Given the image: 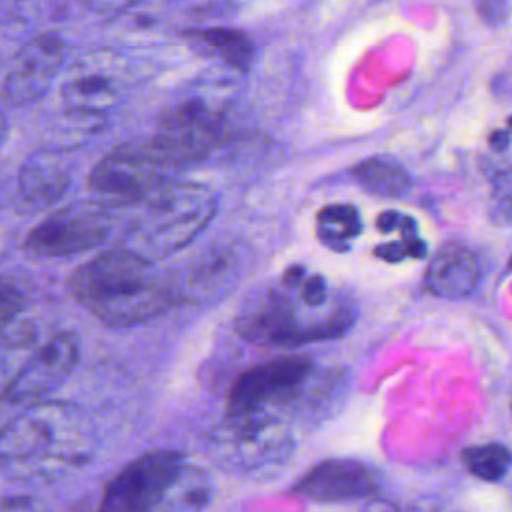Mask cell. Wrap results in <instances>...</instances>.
I'll return each mask as SVG.
<instances>
[{
    "label": "cell",
    "instance_id": "cell-28",
    "mask_svg": "<svg viewBox=\"0 0 512 512\" xmlns=\"http://www.w3.org/2000/svg\"><path fill=\"white\" fill-rule=\"evenodd\" d=\"M360 512H440L424 502H400V500H372Z\"/></svg>",
    "mask_w": 512,
    "mask_h": 512
},
{
    "label": "cell",
    "instance_id": "cell-15",
    "mask_svg": "<svg viewBox=\"0 0 512 512\" xmlns=\"http://www.w3.org/2000/svg\"><path fill=\"white\" fill-rule=\"evenodd\" d=\"M478 278L476 256L460 244H446L432 256L424 272V288L436 298L458 300L476 290Z\"/></svg>",
    "mask_w": 512,
    "mask_h": 512
},
{
    "label": "cell",
    "instance_id": "cell-11",
    "mask_svg": "<svg viewBox=\"0 0 512 512\" xmlns=\"http://www.w3.org/2000/svg\"><path fill=\"white\" fill-rule=\"evenodd\" d=\"M128 86V68L112 52H94L72 64L60 96L68 114L94 118L112 108Z\"/></svg>",
    "mask_w": 512,
    "mask_h": 512
},
{
    "label": "cell",
    "instance_id": "cell-26",
    "mask_svg": "<svg viewBox=\"0 0 512 512\" xmlns=\"http://www.w3.org/2000/svg\"><path fill=\"white\" fill-rule=\"evenodd\" d=\"M474 10L486 26H500L508 20V0H474Z\"/></svg>",
    "mask_w": 512,
    "mask_h": 512
},
{
    "label": "cell",
    "instance_id": "cell-32",
    "mask_svg": "<svg viewBox=\"0 0 512 512\" xmlns=\"http://www.w3.org/2000/svg\"><path fill=\"white\" fill-rule=\"evenodd\" d=\"M8 380H6V362H4V358H2V354H0V386H4Z\"/></svg>",
    "mask_w": 512,
    "mask_h": 512
},
{
    "label": "cell",
    "instance_id": "cell-1",
    "mask_svg": "<svg viewBox=\"0 0 512 512\" xmlns=\"http://www.w3.org/2000/svg\"><path fill=\"white\" fill-rule=\"evenodd\" d=\"M92 428L70 402H32L0 428V468L14 476H60L84 466Z\"/></svg>",
    "mask_w": 512,
    "mask_h": 512
},
{
    "label": "cell",
    "instance_id": "cell-2",
    "mask_svg": "<svg viewBox=\"0 0 512 512\" xmlns=\"http://www.w3.org/2000/svg\"><path fill=\"white\" fill-rule=\"evenodd\" d=\"M76 302L100 322L126 328L148 322L174 304L152 262L126 248L98 252L70 276Z\"/></svg>",
    "mask_w": 512,
    "mask_h": 512
},
{
    "label": "cell",
    "instance_id": "cell-20",
    "mask_svg": "<svg viewBox=\"0 0 512 512\" xmlns=\"http://www.w3.org/2000/svg\"><path fill=\"white\" fill-rule=\"evenodd\" d=\"M316 232L330 250H348L350 242L360 236L362 220L352 204H326L316 216Z\"/></svg>",
    "mask_w": 512,
    "mask_h": 512
},
{
    "label": "cell",
    "instance_id": "cell-24",
    "mask_svg": "<svg viewBox=\"0 0 512 512\" xmlns=\"http://www.w3.org/2000/svg\"><path fill=\"white\" fill-rule=\"evenodd\" d=\"M494 196L490 216L496 224H506L510 220V172L504 170L494 180Z\"/></svg>",
    "mask_w": 512,
    "mask_h": 512
},
{
    "label": "cell",
    "instance_id": "cell-18",
    "mask_svg": "<svg viewBox=\"0 0 512 512\" xmlns=\"http://www.w3.org/2000/svg\"><path fill=\"white\" fill-rule=\"evenodd\" d=\"M212 480L198 468L182 462L164 486L152 512H204L212 500Z\"/></svg>",
    "mask_w": 512,
    "mask_h": 512
},
{
    "label": "cell",
    "instance_id": "cell-31",
    "mask_svg": "<svg viewBox=\"0 0 512 512\" xmlns=\"http://www.w3.org/2000/svg\"><path fill=\"white\" fill-rule=\"evenodd\" d=\"M6 138H8V122H6V118H4V114L0 112V148L4 146V142H6Z\"/></svg>",
    "mask_w": 512,
    "mask_h": 512
},
{
    "label": "cell",
    "instance_id": "cell-22",
    "mask_svg": "<svg viewBox=\"0 0 512 512\" xmlns=\"http://www.w3.org/2000/svg\"><path fill=\"white\" fill-rule=\"evenodd\" d=\"M26 306V292L24 286L8 276L0 274V328L18 320Z\"/></svg>",
    "mask_w": 512,
    "mask_h": 512
},
{
    "label": "cell",
    "instance_id": "cell-12",
    "mask_svg": "<svg viewBox=\"0 0 512 512\" xmlns=\"http://www.w3.org/2000/svg\"><path fill=\"white\" fill-rule=\"evenodd\" d=\"M80 358V340L74 332H60L40 346V350L4 384L6 402L40 400L54 392L74 370Z\"/></svg>",
    "mask_w": 512,
    "mask_h": 512
},
{
    "label": "cell",
    "instance_id": "cell-10",
    "mask_svg": "<svg viewBox=\"0 0 512 512\" xmlns=\"http://www.w3.org/2000/svg\"><path fill=\"white\" fill-rule=\"evenodd\" d=\"M184 462L180 450H150L130 460L106 484L96 512H152L174 470Z\"/></svg>",
    "mask_w": 512,
    "mask_h": 512
},
{
    "label": "cell",
    "instance_id": "cell-21",
    "mask_svg": "<svg viewBox=\"0 0 512 512\" xmlns=\"http://www.w3.org/2000/svg\"><path fill=\"white\" fill-rule=\"evenodd\" d=\"M462 462L472 476L484 482H500L508 472L510 452L502 444L470 446L462 452Z\"/></svg>",
    "mask_w": 512,
    "mask_h": 512
},
{
    "label": "cell",
    "instance_id": "cell-13",
    "mask_svg": "<svg viewBox=\"0 0 512 512\" xmlns=\"http://www.w3.org/2000/svg\"><path fill=\"white\" fill-rule=\"evenodd\" d=\"M64 40L44 32L28 40L8 66L2 96L12 106H26L46 94L64 62Z\"/></svg>",
    "mask_w": 512,
    "mask_h": 512
},
{
    "label": "cell",
    "instance_id": "cell-9",
    "mask_svg": "<svg viewBox=\"0 0 512 512\" xmlns=\"http://www.w3.org/2000/svg\"><path fill=\"white\" fill-rule=\"evenodd\" d=\"M312 362L302 354H284L240 372L228 394V412H276L288 406L306 380Z\"/></svg>",
    "mask_w": 512,
    "mask_h": 512
},
{
    "label": "cell",
    "instance_id": "cell-4",
    "mask_svg": "<svg viewBox=\"0 0 512 512\" xmlns=\"http://www.w3.org/2000/svg\"><path fill=\"white\" fill-rule=\"evenodd\" d=\"M356 318L352 298L336 296L324 308H308L292 288L280 284L252 294L236 318L242 338L266 346H298L338 338Z\"/></svg>",
    "mask_w": 512,
    "mask_h": 512
},
{
    "label": "cell",
    "instance_id": "cell-7",
    "mask_svg": "<svg viewBox=\"0 0 512 512\" xmlns=\"http://www.w3.org/2000/svg\"><path fill=\"white\" fill-rule=\"evenodd\" d=\"M112 220L100 202H72L42 218L24 238V250L38 258H68L100 246Z\"/></svg>",
    "mask_w": 512,
    "mask_h": 512
},
{
    "label": "cell",
    "instance_id": "cell-16",
    "mask_svg": "<svg viewBox=\"0 0 512 512\" xmlns=\"http://www.w3.org/2000/svg\"><path fill=\"white\" fill-rule=\"evenodd\" d=\"M70 182V162L58 152H36L18 172V190L32 208L52 206L66 194Z\"/></svg>",
    "mask_w": 512,
    "mask_h": 512
},
{
    "label": "cell",
    "instance_id": "cell-14",
    "mask_svg": "<svg viewBox=\"0 0 512 512\" xmlns=\"http://www.w3.org/2000/svg\"><path fill=\"white\" fill-rule=\"evenodd\" d=\"M292 492L318 502H346L376 496L380 478L360 460L336 458L312 466L296 480Z\"/></svg>",
    "mask_w": 512,
    "mask_h": 512
},
{
    "label": "cell",
    "instance_id": "cell-25",
    "mask_svg": "<svg viewBox=\"0 0 512 512\" xmlns=\"http://www.w3.org/2000/svg\"><path fill=\"white\" fill-rule=\"evenodd\" d=\"M34 338V328L30 322L18 318L6 326L0 328V350L4 348H20L32 342Z\"/></svg>",
    "mask_w": 512,
    "mask_h": 512
},
{
    "label": "cell",
    "instance_id": "cell-29",
    "mask_svg": "<svg viewBox=\"0 0 512 512\" xmlns=\"http://www.w3.org/2000/svg\"><path fill=\"white\" fill-rule=\"evenodd\" d=\"M0 512H44V510L30 496H2Z\"/></svg>",
    "mask_w": 512,
    "mask_h": 512
},
{
    "label": "cell",
    "instance_id": "cell-19",
    "mask_svg": "<svg viewBox=\"0 0 512 512\" xmlns=\"http://www.w3.org/2000/svg\"><path fill=\"white\" fill-rule=\"evenodd\" d=\"M354 180L370 194L382 198L402 196L410 188V176L396 160L388 156H372L352 168Z\"/></svg>",
    "mask_w": 512,
    "mask_h": 512
},
{
    "label": "cell",
    "instance_id": "cell-6",
    "mask_svg": "<svg viewBox=\"0 0 512 512\" xmlns=\"http://www.w3.org/2000/svg\"><path fill=\"white\" fill-rule=\"evenodd\" d=\"M234 134V124L222 106L204 98H188L166 108L148 148L170 168L206 160Z\"/></svg>",
    "mask_w": 512,
    "mask_h": 512
},
{
    "label": "cell",
    "instance_id": "cell-3",
    "mask_svg": "<svg viewBox=\"0 0 512 512\" xmlns=\"http://www.w3.org/2000/svg\"><path fill=\"white\" fill-rule=\"evenodd\" d=\"M130 208L124 248L156 262L190 244L208 226L216 200L200 182H164Z\"/></svg>",
    "mask_w": 512,
    "mask_h": 512
},
{
    "label": "cell",
    "instance_id": "cell-23",
    "mask_svg": "<svg viewBox=\"0 0 512 512\" xmlns=\"http://www.w3.org/2000/svg\"><path fill=\"white\" fill-rule=\"evenodd\" d=\"M374 256L384 262H390V264L402 262L406 258H424L426 244L416 234H408V236H402L400 240L378 244L374 248Z\"/></svg>",
    "mask_w": 512,
    "mask_h": 512
},
{
    "label": "cell",
    "instance_id": "cell-5",
    "mask_svg": "<svg viewBox=\"0 0 512 512\" xmlns=\"http://www.w3.org/2000/svg\"><path fill=\"white\" fill-rule=\"evenodd\" d=\"M292 450V432L276 412H226L208 436L210 458L238 476L272 474Z\"/></svg>",
    "mask_w": 512,
    "mask_h": 512
},
{
    "label": "cell",
    "instance_id": "cell-8",
    "mask_svg": "<svg viewBox=\"0 0 512 512\" xmlns=\"http://www.w3.org/2000/svg\"><path fill=\"white\" fill-rule=\"evenodd\" d=\"M168 166L142 144H126L102 156L88 174L90 192L114 206H132L164 184Z\"/></svg>",
    "mask_w": 512,
    "mask_h": 512
},
{
    "label": "cell",
    "instance_id": "cell-30",
    "mask_svg": "<svg viewBox=\"0 0 512 512\" xmlns=\"http://www.w3.org/2000/svg\"><path fill=\"white\" fill-rule=\"evenodd\" d=\"M138 0H84V4L100 16H116L136 4Z\"/></svg>",
    "mask_w": 512,
    "mask_h": 512
},
{
    "label": "cell",
    "instance_id": "cell-17",
    "mask_svg": "<svg viewBox=\"0 0 512 512\" xmlns=\"http://www.w3.org/2000/svg\"><path fill=\"white\" fill-rule=\"evenodd\" d=\"M184 38L198 52L220 60L224 66L236 72H248L256 56L252 38L238 28H228V26L190 28L184 32Z\"/></svg>",
    "mask_w": 512,
    "mask_h": 512
},
{
    "label": "cell",
    "instance_id": "cell-27",
    "mask_svg": "<svg viewBox=\"0 0 512 512\" xmlns=\"http://www.w3.org/2000/svg\"><path fill=\"white\" fill-rule=\"evenodd\" d=\"M376 228L380 232H402L404 236H408V234L416 232V220L410 218L408 214L386 210V212L378 214Z\"/></svg>",
    "mask_w": 512,
    "mask_h": 512
}]
</instances>
